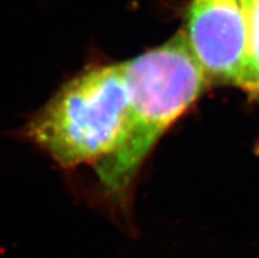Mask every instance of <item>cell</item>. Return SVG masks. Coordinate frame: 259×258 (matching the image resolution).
Returning <instances> with one entry per match:
<instances>
[{
  "label": "cell",
  "instance_id": "6da1fadb",
  "mask_svg": "<svg viewBox=\"0 0 259 258\" xmlns=\"http://www.w3.org/2000/svg\"><path fill=\"white\" fill-rule=\"evenodd\" d=\"M128 112L116 149L95 165L100 182L122 195L157 141L207 87L205 72L179 32L124 63Z\"/></svg>",
  "mask_w": 259,
  "mask_h": 258
},
{
  "label": "cell",
  "instance_id": "7a4b0ae2",
  "mask_svg": "<svg viewBox=\"0 0 259 258\" xmlns=\"http://www.w3.org/2000/svg\"><path fill=\"white\" fill-rule=\"evenodd\" d=\"M126 112L124 63L95 66L59 88L26 134L59 166L96 165L120 142Z\"/></svg>",
  "mask_w": 259,
  "mask_h": 258
},
{
  "label": "cell",
  "instance_id": "3957f363",
  "mask_svg": "<svg viewBox=\"0 0 259 258\" xmlns=\"http://www.w3.org/2000/svg\"><path fill=\"white\" fill-rule=\"evenodd\" d=\"M186 36L208 82L242 87L247 66L246 0H192Z\"/></svg>",
  "mask_w": 259,
  "mask_h": 258
},
{
  "label": "cell",
  "instance_id": "277c9868",
  "mask_svg": "<svg viewBox=\"0 0 259 258\" xmlns=\"http://www.w3.org/2000/svg\"><path fill=\"white\" fill-rule=\"evenodd\" d=\"M247 66L243 88L259 94V0H246Z\"/></svg>",
  "mask_w": 259,
  "mask_h": 258
},
{
  "label": "cell",
  "instance_id": "5b68a950",
  "mask_svg": "<svg viewBox=\"0 0 259 258\" xmlns=\"http://www.w3.org/2000/svg\"><path fill=\"white\" fill-rule=\"evenodd\" d=\"M259 95V94H258ZM256 152H258V153H259V144H258V146H256Z\"/></svg>",
  "mask_w": 259,
  "mask_h": 258
}]
</instances>
